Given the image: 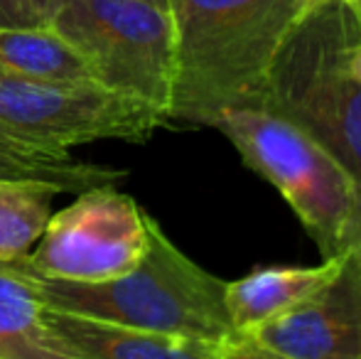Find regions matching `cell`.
Here are the masks:
<instances>
[{"instance_id": "13", "label": "cell", "mask_w": 361, "mask_h": 359, "mask_svg": "<svg viewBox=\"0 0 361 359\" xmlns=\"http://www.w3.org/2000/svg\"><path fill=\"white\" fill-rule=\"evenodd\" d=\"M57 185L42 180H0V266L30 254L52 217Z\"/></svg>"}, {"instance_id": "20", "label": "cell", "mask_w": 361, "mask_h": 359, "mask_svg": "<svg viewBox=\"0 0 361 359\" xmlns=\"http://www.w3.org/2000/svg\"><path fill=\"white\" fill-rule=\"evenodd\" d=\"M322 3H329V0H300V10H302V15H305V13H310V10L317 8V5H322Z\"/></svg>"}, {"instance_id": "8", "label": "cell", "mask_w": 361, "mask_h": 359, "mask_svg": "<svg viewBox=\"0 0 361 359\" xmlns=\"http://www.w3.org/2000/svg\"><path fill=\"white\" fill-rule=\"evenodd\" d=\"M246 337L288 359H361V251L349 246L332 281Z\"/></svg>"}, {"instance_id": "11", "label": "cell", "mask_w": 361, "mask_h": 359, "mask_svg": "<svg viewBox=\"0 0 361 359\" xmlns=\"http://www.w3.org/2000/svg\"><path fill=\"white\" fill-rule=\"evenodd\" d=\"M0 72L62 87H99L72 44L42 28H0Z\"/></svg>"}, {"instance_id": "1", "label": "cell", "mask_w": 361, "mask_h": 359, "mask_svg": "<svg viewBox=\"0 0 361 359\" xmlns=\"http://www.w3.org/2000/svg\"><path fill=\"white\" fill-rule=\"evenodd\" d=\"M175 89L170 121L209 126L221 111L261 109L268 72L300 0H170Z\"/></svg>"}, {"instance_id": "4", "label": "cell", "mask_w": 361, "mask_h": 359, "mask_svg": "<svg viewBox=\"0 0 361 359\" xmlns=\"http://www.w3.org/2000/svg\"><path fill=\"white\" fill-rule=\"evenodd\" d=\"M212 128L221 130L243 163L281 192L322 259L349 249L357 180L312 135L266 109L221 111Z\"/></svg>"}, {"instance_id": "19", "label": "cell", "mask_w": 361, "mask_h": 359, "mask_svg": "<svg viewBox=\"0 0 361 359\" xmlns=\"http://www.w3.org/2000/svg\"><path fill=\"white\" fill-rule=\"evenodd\" d=\"M347 69H349V74L357 79V82H361V39H359V42H354L352 49H349Z\"/></svg>"}, {"instance_id": "12", "label": "cell", "mask_w": 361, "mask_h": 359, "mask_svg": "<svg viewBox=\"0 0 361 359\" xmlns=\"http://www.w3.org/2000/svg\"><path fill=\"white\" fill-rule=\"evenodd\" d=\"M42 312L35 278L0 266V359H74L57 345Z\"/></svg>"}, {"instance_id": "18", "label": "cell", "mask_w": 361, "mask_h": 359, "mask_svg": "<svg viewBox=\"0 0 361 359\" xmlns=\"http://www.w3.org/2000/svg\"><path fill=\"white\" fill-rule=\"evenodd\" d=\"M349 246H357L361 251V182H357V192H354L352 219H349Z\"/></svg>"}, {"instance_id": "9", "label": "cell", "mask_w": 361, "mask_h": 359, "mask_svg": "<svg viewBox=\"0 0 361 359\" xmlns=\"http://www.w3.org/2000/svg\"><path fill=\"white\" fill-rule=\"evenodd\" d=\"M44 322L74 359H221V345L192 337L133 330L44 305Z\"/></svg>"}, {"instance_id": "17", "label": "cell", "mask_w": 361, "mask_h": 359, "mask_svg": "<svg viewBox=\"0 0 361 359\" xmlns=\"http://www.w3.org/2000/svg\"><path fill=\"white\" fill-rule=\"evenodd\" d=\"M0 28H32L20 13L15 0H0Z\"/></svg>"}, {"instance_id": "2", "label": "cell", "mask_w": 361, "mask_h": 359, "mask_svg": "<svg viewBox=\"0 0 361 359\" xmlns=\"http://www.w3.org/2000/svg\"><path fill=\"white\" fill-rule=\"evenodd\" d=\"M150 244L130 273L106 283H64L35 278L44 305L133 330L192 340L226 342L241 337L226 308V281L182 254L152 217Z\"/></svg>"}, {"instance_id": "21", "label": "cell", "mask_w": 361, "mask_h": 359, "mask_svg": "<svg viewBox=\"0 0 361 359\" xmlns=\"http://www.w3.org/2000/svg\"><path fill=\"white\" fill-rule=\"evenodd\" d=\"M344 3L352 8L354 18H357V23H359V28H361V0H344Z\"/></svg>"}, {"instance_id": "6", "label": "cell", "mask_w": 361, "mask_h": 359, "mask_svg": "<svg viewBox=\"0 0 361 359\" xmlns=\"http://www.w3.org/2000/svg\"><path fill=\"white\" fill-rule=\"evenodd\" d=\"M147 217L116 185L91 187L49 217L35 249L10 266L39 281L86 286L114 281L133 271L145 256L150 244Z\"/></svg>"}, {"instance_id": "3", "label": "cell", "mask_w": 361, "mask_h": 359, "mask_svg": "<svg viewBox=\"0 0 361 359\" xmlns=\"http://www.w3.org/2000/svg\"><path fill=\"white\" fill-rule=\"evenodd\" d=\"M361 28L344 0H329L295 23L268 72L261 109L312 135L361 182V82L347 54Z\"/></svg>"}, {"instance_id": "5", "label": "cell", "mask_w": 361, "mask_h": 359, "mask_svg": "<svg viewBox=\"0 0 361 359\" xmlns=\"http://www.w3.org/2000/svg\"><path fill=\"white\" fill-rule=\"evenodd\" d=\"M49 28L81 54L96 84L170 123L175 23L150 0H59Z\"/></svg>"}, {"instance_id": "15", "label": "cell", "mask_w": 361, "mask_h": 359, "mask_svg": "<svg viewBox=\"0 0 361 359\" xmlns=\"http://www.w3.org/2000/svg\"><path fill=\"white\" fill-rule=\"evenodd\" d=\"M221 359H288V357L276 355V352L256 345L248 337H236V340L221 345Z\"/></svg>"}, {"instance_id": "10", "label": "cell", "mask_w": 361, "mask_h": 359, "mask_svg": "<svg viewBox=\"0 0 361 359\" xmlns=\"http://www.w3.org/2000/svg\"><path fill=\"white\" fill-rule=\"evenodd\" d=\"M342 256L322 259L319 266H261L238 281H226V308L233 330L246 337L283 312L293 310L332 281Z\"/></svg>"}, {"instance_id": "7", "label": "cell", "mask_w": 361, "mask_h": 359, "mask_svg": "<svg viewBox=\"0 0 361 359\" xmlns=\"http://www.w3.org/2000/svg\"><path fill=\"white\" fill-rule=\"evenodd\" d=\"M165 121L101 87H62L0 72V138L44 153L91 140L143 143Z\"/></svg>"}, {"instance_id": "14", "label": "cell", "mask_w": 361, "mask_h": 359, "mask_svg": "<svg viewBox=\"0 0 361 359\" xmlns=\"http://www.w3.org/2000/svg\"><path fill=\"white\" fill-rule=\"evenodd\" d=\"M126 173L74 160L69 153H44L15 140L0 138V180H42L62 192H84L101 185H118Z\"/></svg>"}, {"instance_id": "22", "label": "cell", "mask_w": 361, "mask_h": 359, "mask_svg": "<svg viewBox=\"0 0 361 359\" xmlns=\"http://www.w3.org/2000/svg\"><path fill=\"white\" fill-rule=\"evenodd\" d=\"M150 3H155V5H160V8L170 10V0H150ZM170 13H172V10H170Z\"/></svg>"}, {"instance_id": "16", "label": "cell", "mask_w": 361, "mask_h": 359, "mask_svg": "<svg viewBox=\"0 0 361 359\" xmlns=\"http://www.w3.org/2000/svg\"><path fill=\"white\" fill-rule=\"evenodd\" d=\"M15 5L32 28H42V25L52 23L54 13L59 8V0H15Z\"/></svg>"}]
</instances>
